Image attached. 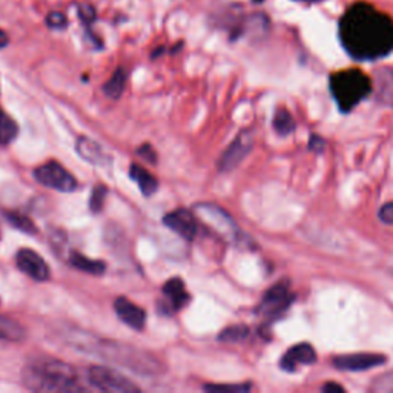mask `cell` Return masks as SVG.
<instances>
[{"mask_svg": "<svg viewBox=\"0 0 393 393\" xmlns=\"http://www.w3.org/2000/svg\"><path fill=\"white\" fill-rule=\"evenodd\" d=\"M128 82V71L125 68H117L112 77L103 84V92L110 98H119L125 91Z\"/></svg>", "mask_w": 393, "mask_h": 393, "instance_id": "cell-21", "label": "cell"}, {"mask_svg": "<svg viewBox=\"0 0 393 393\" xmlns=\"http://www.w3.org/2000/svg\"><path fill=\"white\" fill-rule=\"evenodd\" d=\"M317 361V352L309 343H302L289 349L281 358V369L286 372H295L299 366H311Z\"/></svg>", "mask_w": 393, "mask_h": 393, "instance_id": "cell-14", "label": "cell"}, {"mask_svg": "<svg viewBox=\"0 0 393 393\" xmlns=\"http://www.w3.org/2000/svg\"><path fill=\"white\" fill-rule=\"evenodd\" d=\"M46 25L51 29H65L68 27V19L64 13L52 11L46 15Z\"/></svg>", "mask_w": 393, "mask_h": 393, "instance_id": "cell-27", "label": "cell"}, {"mask_svg": "<svg viewBox=\"0 0 393 393\" xmlns=\"http://www.w3.org/2000/svg\"><path fill=\"white\" fill-rule=\"evenodd\" d=\"M378 215L383 223H386V225H393V202L381 206Z\"/></svg>", "mask_w": 393, "mask_h": 393, "instance_id": "cell-32", "label": "cell"}, {"mask_svg": "<svg viewBox=\"0 0 393 393\" xmlns=\"http://www.w3.org/2000/svg\"><path fill=\"white\" fill-rule=\"evenodd\" d=\"M75 151L79 156L96 166H107L111 163V157L107 156L103 146H100L97 142L91 140V138L80 135L75 142Z\"/></svg>", "mask_w": 393, "mask_h": 393, "instance_id": "cell-15", "label": "cell"}, {"mask_svg": "<svg viewBox=\"0 0 393 393\" xmlns=\"http://www.w3.org/2000/svg\"><path fill=\"white\" fill-rule=\"evenodd\" d=\"M61 335H64L65 341L71 348L87 353H94V355L100 358L111 361V363L117 366L126 367L138 375L152 376L165 372V364L156 355H152V353L143 349L134 348L131 344L103 340V338L87 334L84 330L71 327L64 330Z\"/></svg>", "mask_w": 393, "mask_h": 393, "instance_id": "cell-2", "label": "cell"}, {"mask_svg": "<svg viewBox=\"0 0 393 393\" xmlns=\"http://www.w3.org/2000/svg\"><path fill=\"white\" fill-rule=\"evenodd\" d=\"M79 17L87 27L92 25V23H94L96 19H97L96 8L91 6V5H80L79 6Z\"/></svg>", "mask_w": 393, "mask_h": 393, "instance_id": "cell-30", "label": "cell"}, {"mask_svg": "<svg viewBox=\"0 0 393 393\" xmlns=\"http://www.w3.org/2000/svg\"><path fill=\"white\" fill-rule=\"evenodd\" d=\"M292 299L294 297L289 292V284L281 281L266 292L257 313L266 320H275L289 309Z\"/></svg>", "mask_w": 393, "mask_h": 393, "instance_id": "cell-8", "label": "cell"}, {"mask_svg": "<svg viewBox=\"0 0 393 393\" xmlns=\"http://www.w3.org/2000/svg\"><path fill=\"white\" fill-rule=\"evenodd\" d=\"M248 336H249V327L243 325H237L223 330L218 336V340L223 343H240L246 340Z\"/></svg>", "mask_w": 393, "mask_h": 393, "instance_id": "cell-25", "label": "cell"}, {"mask_svg": "<svg viewBox=\"0 0 393 393\" xmlns=\"http://www.w3.org/2000/svg\"><path fill=\"white\" fill-rule=\"evenodd\" d=\"M106 194H107V189L103 186V184H97V186L92 189L91 198H89V209H91V212L98 214L100 211L103 209Z\"/></svg>", "mask_w": 393, "mask_h": 393, "instance_id": "cell-26", "label": "cell"}, {"mask_svg": "<svg viewBox=\"0 0 393 393\" xmlns=\"http://www.w3.org/2000/svg\"><path fill=\"white\" fill-rule=\"evenodd\" d=\"M25 336H27V330L20 322L0 315V340L17 343L25 340Z\"/></svg>", "mask_w": 393, "mask_h": 393, "instance_id": "cell-20", "label": "cell"}, {"mask_svg": "<svg viewBox=\"0 0 393 393\" xmlns=\"http://www.w3.org/2000/svg\"><path fill=\"white\" fill-rule=\"evenodd\" d=\"M15 265L23 274L36 281L43 283L50 279V266L36 251L20 249L15 255Z\"/></svg>", "mask_w": 393, "mask_h": 393, "instance_id": "cell-11", "label": "cell"}, {"mask_svg": "<svg viewBox=\"0 0 393 393\" xmlns=\"http://www.w3.org/2000/svg\"><path fill=\"white\" fill-rule=\"evenodd\" d=\"M309 146H311V149H315V151H322V140L320 137H312L311 138V143H309Z\"/></svg>", "mask_w": 393, "mask_h": 393, "instance_id": "cell-33", "label": "cell"}, {"mask_svg": "<svg viewBox=\"0 0 393 393\" xmlns=\"http://www.w3.org/2000/svg\"><path fill=\"white\" fill-rule=\"evenodd\" d=\"M8 43H10V37H8V34L3 29H0V50L8 46Z\"/></svg>", "mask_w": 393, "mask_h": 393, "instance_id": "cell-35", "label": "cell"}, {"mask_svg": "<svg viewBox=\"0 0 393 393\" xmlns=\"http://www.w3.org/2000/svg\"><path fill=\"white\" fill-rule=\"evenodd\" d=\"M23 386L34 392H80L84 390L73 366L54 358L29 361L22 372Z\"/></svg>", "mask_w": 393, "mask_h": 393, "instance_id": "cell-3", "label": "cell"}, {"mask_svg": "<svg viewBox=\"0 0 393 393\" xmlns=\"http://www.w3.org/2000/svg\"><path fill=\"white\" fill-rule=\"evenodd\" d=\"M5 217L11 226L22 230V232H27V234H36L37 232V228L34 225V221L31 220L29 217H27V215L19 214V212H6Z\"/></svg>", "mask_w": 393, "mask_h": 393, "instance_id": "cell-23", "label": "cell"}, {"mask_svg": "<svg viewBox=\"0 0 393 393\" xmlns=\"http://www.w3.org/2000/svg\"><path fill=\"white\" fill-rule=\"evenodd\" d=\"M68 260H69V263H71V266H74L75 269H79V271H82V272H87V274H91V275L105 274L106 265L103 263V261L91 260V258L84 257L83 253L77 252V251H73L71 253H69Z\"/></svg>", "mask_w": 393, "mask_h": 393, "instance_id": "cell-18", "label": "cell"}, {"mask_svg": "<svg viewBox=\"0 0 393 393\" xmlns=\"http://www.w3.org/2000/svg\"><path fill=\"white\" fill-rule=\"evenodd\" d=\"M372 390L375 392H393V372L384 373L375 381Z\"/></svg>", "mask_w": 393, "mask_h": 393, "instance_id": "cell-29", "label": "cell"}, {"mask_svg": "<svg viewBox=\"0 0 393 393\" xmlns=\"http://www.w3.org/2000/svg\"><path fill=\"white\" fill-rule=\"evenodd\" d=\"M330 91L338 107L349 112L371 94L372 82L358 69H348L330 77Z\"/></svg>", "mask_w": 393, "mask_h": 393, "instance_id": "cell-4", "label": "cell"}, {"mask_svg": "<svg viewBox=\"0 0 393 393\" xmlns=\"http://www.w3.org/2000/svg\"><path fill=\"white\" fill-rule=\"evenodd\" d=\"M376 97L381 103L393 106V71L390 69L376 74Z\"/></svg>", "mask_w": 393, "mask_h": 393, "instance_id": "cell-19", "label": "cell"}, {"mask_svg": "<svg viewBox=\"0 0 393 393\" xmlns=\"http://www.w3.org/2000/svg\"><path fill=\"white\" fill-rule=\"evenodd\" d=\"M129 175H131V179L138 184V188H140L142 194L144 197H151L154 192H157V189H158L157 179L152 174L146 171V169L142 168L140 165L134 163L133 166H131Z\"/></svg>", "mask_w": 393, "mask_h": 393, "instance_id": "cell-17", "label": "cell"}, {"mask_svg": "<svg viewBox=\"0 0 393 393\" xmlns=\"http://www.w3.org/2000/svg\"><path fill=\"white\" fill-rule=\"evenodd\" d=\"M34 177L43 186L59 192H74L79 188V181L75 177L57 161H48V163L38 166Z\"/></svg>", "mask_w": 393, "mask_h": 393, "instance_id": "cell-7", "label": "cell"}, {"mask_svg": "<svg viewBox=\"0 0 393 393\" xmlns=\"http://www.w3.org/2000/svg\"><path fill=\"white\" fill-rule=\"evenodd\" d=\"M297 2H306V3H315V2H321V0H297Z\"/></svg>", "mask_w": 393, "mask_h": 393, "instance_id": "cell-36", "label": "cell"}, {"mask_svg": "<svg viewBox=\"0 0 393 393\" xmlns=\"http://www.w3.org/2000/svg\"><path fill=\"white\" fill-rule=\"evenodd\" d=\"M322 390H325V392H338V393H343L344 392V389L341 386H338V384H335V383L326 384V386L322 387Z\"/></svg>", "mask_w": 393, "mask_h": 393, "instance_id": "cell-34", "label": "cell"}, {"mask_svg": "<svg viewBox=\"0 0 393 393\" xmlns=\"http://www.w3.org/2000/svg\"><path fill=\"white\" fill-rule=\"evenodd\" d=\"M88 381L92 387L102 392L114 393H135L140 392V387L129 381L125 375L114 371L110 367L96 366L88 369Z\"/></svg>", "mask_w": 393, "mask_h": 393, "instance_id": "cell-6", "label": "cell"}, {"mask_svg": "<svg viewBox=\"0 0 393 393\" xmlns=\"http://www.w3.org/2000/svg\"><path fill=\"white\" fill-rule=\"evenodd\" d=\"M114 311L119 315V318L125 322L126 326L131 329L137 330V332H142L146 326V312L134 304L133 302H129L125 297H119L114 302Z\"/></svg>", "mask_w": 393, "mask_h": 393, "instance_id": "cell-13", "label": "cell"}, {"mask_svg": "<svg viewBox=\"0 0 393 393\" xmlns=\"http://www.w3.org/2000/svg\"><path fill=\"white\" fill-rule=\"evenodd\" d=\"M253 146V135L251 131H243L237 135L235 140L229 144V148L223 152L218 168L221 172H230L242 161L249 156Z\"/></svg>", "mask_w": 393, "mask_h": 393, "instance_id": "cell-9", "label": "cell"}, {"mask_svg": "<svg viewBox=\"0 0 393 393\" xmlns=\"http://www.w3.org/2000/svg\"><path fill=\"white\" fill-rule=\"evenodd\" d=\"M165 226H168L174 232L181 235L186 240H194L198 232V218L194 211L188 209H177L174 212H169L163 218Z\"/></svg>", "mask_w": 393, "mask_h": 393, "instance_id": "cell-12", "label": "cell"}, {"mask_svg": "<svg viewBox=\"0 0 393 393\" xmlns=\"http://www.w3.org/2000/svg\"><path fill=\"white\" fill-rule=\"evenodd\" d=\"M163 294L169 298L174 311H180L189 303V294L184 288V283L181 279H171L165 283Z\"/></svg>", "mask_w": 393, "mask_h": 393, "instance_id": "cell-16", "label": "cell"}, {"mask_svg": "<svg viewBox=\"0 0 393 393\" xmlns=\"http://www.w3.org/2000/svg\"><path fill=\"white\" fill-rule=\"evenodd\" d=\"M137 154L142 158H144L146 161H149V163H157V154H156V151H154L152 146H149V144L140 146V148H138V151H137Z\"/></svg>", "mask_w": 393, "mask_h": 393, "instance_id": "cell-31", "label": "cell"}, {"mask_svg": "<svg viewBox=\"0 0 393 393\" xmlns=\"http://www.w3.org/2000/svg\"><path fill=\"white\" fill-rule=\"evenodd\" d=\"M274 128L280 135H288L295 129V121L286 110H279L274 117Z\"/></svg>", "mask_w": 393, "mask_h": 393, "instance_id": "cell-24", "label": "cell"}, {"mask_svg": "<svg viewBox=\"0 0 393 393\" xmlns=\"http://www.w3.org/2000/svg\"><path fill=\"white\" fill-rule=\"evenodd\" d=\"M194 214L197 215L198 221H202L223 242L235 243L240 238V229H238L237 223L221 207L209 203H200L194 207Z\"/></svg>", "mask_w": 393, "mask_h": 393, "instance_id": "cell-5", "label": "cell"}, {"mask_svg": "<svg viewBox=\"0 0 393 393\" xmlns=\"http://www.w3.org/2000/svg\"><path fill=\"white\" fill-rule=\"evenodd\" d=\"M386 361L387 358L380 353H349V355L336 357L334 366L343 372H364L384 364Z\"/></svg>", "mask_w": 393, "mask_h": 393, "instance_id": "cell-10", "label": "cell"}, {"mask_svg": "<svg viewBox=\"0 0 393 393\" xmlns=\"http://www.w3.org/2000/svg\"><path fill=\"white\" fill-rule=\"evenodd\" d=\"M19 128L10 115L0 111V146H8L17 137Z\"/></svg>", "mask_w": 393, "mask_h": 393, "instance_id": "cell-22", "label": "cell"}, {"mask_svg": "<svg viewBox=\"0 0 393 393\" xmlns=\"http://www.w3.org/2000/svg\"><path fill=\"white\" fill-rule=\"evenodd\" d=\"M340 37L353 59L386 57L393 51V20L372 5H353L340 22Z\"/></svg>", "mask_w": 393, "mask_h": 393, "instance_id": "cell-1", "label": "cell"}, {"mask_svg": "<svg viewBox=\"0 0 393 393\" xmlns=\"http://www.w3.org/2000/svg\"><path fill=\"white\" fill-rule=\"evenodd\" d=\"M205 389L218 393H243L251 389V384H232V386H218V384H212V386H205Z\"/></svg>", "mask_w": 393, "mask_h": 393, "instance_id": "cell-28", "label": "cell"}]
</instances>
